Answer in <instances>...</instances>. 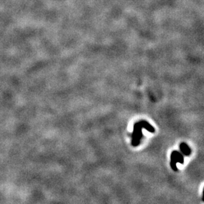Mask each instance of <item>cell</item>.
<instances>
[{"mask_svg":"<svg viewBox=\"0 0 204 204\" xmlns=\"http://www.w3.org/2000/svg\"><path fill=\"white\" fill-rule=\"evenodd\" d=\"M142 128H145L151 133H154L155 131V128L146 121L142 120L135 124L132 134V141H131V145L134 147L137 146L140 143L141 139L143 136Z\"/></svg>","mask_w":204,"mask_h":204,"instance_id":"6da1fadb","label":"cell"},{"mask_svg":"<svg viewBox=\"0 0 204 204\" xmlns=\"http://www.w3.org/2000/svg\"><path fill=\"white\" fill-rule=\"evenodd\" d=\"M180 162V164H184V157L183 155L179 151H174L171 155V167L174 171H178L177 167V163Z\"/></svg>","mask_w":204,"mask_h":204,"instance_id":"7a4b0ae2","label":"cell"},{"mask_svg":"<svg viewBox=\"0 0 204 204\" xmlns=\"http://www.w3.org/2000/svg\"><path fill=\"white\" fill-rule=\"evenodd\" d=\"M180 149L182 154L186 156H189L191 154V149L186 143H182L180 145Z\"/></svg>","mask_w":204,"mask_h":204,"instance_id":"3957f363","label":"cell"}]
</instances>
